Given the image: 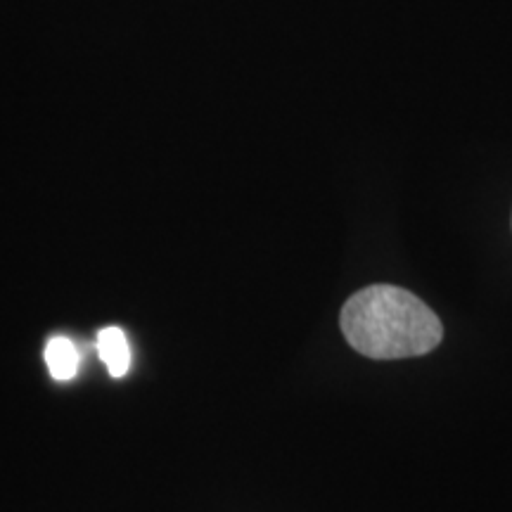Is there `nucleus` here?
<instances>
[{
	"label": "nucleus",
	"mask_w": 512,
	"mask_h": 512,
	"mask_svg": "<svg viewBox=\"0 0 512 512\" xmlns=\"http://www.w3.org/2000/svg\"><path fill=\"white\" fill-rule=\"evenodd\" d=\"M339 328L358 354L394 361L430 354L444 328L430 306L396 285H370L347 299Z\"/></svg>",
	"instance_id": "f257e3e1"
},
{
	"label": "nucleus",
	"mask_w": 512,
	"mask_h": 512,
	"mask_svg": "<svg viewBox=\"0 0 512 512\" xmlns=\"http://www.w3.org/2000/svg\"><path fill=\"white\" fill-rule=\"evenodd\" d=\"M98 354L112 377H124L131 368V347L121 328H105L98 332Z\"/></svg>",
	"instance_id": "f03ea898"
},
{
	"label": "nucleus",
	"mask_w": 512,
	"mask_h": 512,
	"mask_svg": "<svg viewBox=\"0 0 512 512\" xmlns=\"http://www.w3.org/2000/svg\"><path fill=\"white\" fill-rule=\"evenodd\" d=\"M46 363L53 380L57 382L74 380L81 366L79 349H76V344L69 337H53L46 347Z\"/></svg>",
	"instance_id": "7ed1b4c3"
}]
</instances>
